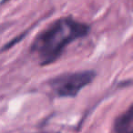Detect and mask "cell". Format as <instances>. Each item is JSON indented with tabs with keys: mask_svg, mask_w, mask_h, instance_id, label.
Segmentation results:
<instances>
[{
	"mask_svg": "<svg viewBox=\"0 0 133 133\" xmlns=\"http://www.w3.org/2000/svg\"><path fill=\"white\" fill-rule=\"evenodd\" d=\"M89 26L70 17L60 18L43 30L32 45L31 50L38 56L42 66L55 62L66 46L71 42L86 37Z\"/></svg>",
	"mask_w": 133,
	"mask_h": 133,
	"instance_id": "cell-1",
	"label": "cell"
},
{
	"mask_svg": "<svg viewBox=\"0 0 133 133\" xmlns=\"http://www.w3.org/2000/svg\"><path fill=\"white\" fill-rule=\"evenodd\" d=\"M96 77L94 71L68 73L53 78L50 86L55 93L61 98H73L82 89L93 81Z\"/></svg>",
	"mask_w": 133,
	"mask_h": 133,
	"instance_id": "cell-2",
	"label": "cell"
},
{
	"mask_svg": "<svg viewBox=\"0 0 133 133\" xmlns=\"http://www.w3.org/2000/svg\"><path fill=\"white\" fill-rule=\"evenodd\" d=\"M115 133H133V108L130 107L115 121Z\"/></svg>",
	"mask_w": 133,
	"mask_h": 133,
	"instance_id": "cell-3",
	"label": "cell"
},
{
	"mask_svg": "<svg viewBox=\"0 0 133 133\" xmlns=\"http://www.w3.org/2000/svg\"><path fill=\"white\" fill-rule=\"evenodd\" d=\"M5 1H6V0H4V1H3V2H5Z\"/></svg>",
	"mask_w": 133,
	"mask_h": 133,
	"instance_id": "cell-4",
	"label": "cell"
}]
</instances>
